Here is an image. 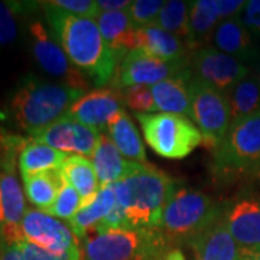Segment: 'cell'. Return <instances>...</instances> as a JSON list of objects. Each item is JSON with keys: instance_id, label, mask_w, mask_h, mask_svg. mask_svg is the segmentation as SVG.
<instances>
[{"instance_id": "cell-1", "label": "cell", "mask_w": 260, "mask_h": 260, "mask_svg": "<svg viewBox=\"0 0 260 260\" xmlns=\"http://www.w3.org/2000/svg\"><path fill=\"white\" fill-rule=\"evenodd\" d=\"M41 5H44L52 35L75 68L100 88L112 81L120 58L104 41L95 19L70 15L48 2H41Z\"/></svg>"}, {"instance_id": "cell-2", "label": "cell", "mask_w": 260, "mask_h": 260, "mask_svg": "<svg viewBox=\"0 0 260 260\" xmlns=\"http://www.w3.org/2000/svg\"><path fill=\"white\" fill-rule=\"evenodd\" d=\"M113 188L130 229L153 232L159 230L164 208L175 191V182L156 167L135 162Z\"/></svg>"}, {"instance_id": "cell-3", "label": "cell", "mask_w": 260, "mask_h": 260, "mask_svg": "<svg viewBox=\"0 0 260 260\" xmlns=\"http://www.w3.org/2000/svg\"><path fill=\"white\" fill-rule=\"evenodd\" d=\"M83 95V90L62 83L28 77L12 95L10 113L19 127L34 136L65 117L71 106Z\"/></svg>"}, {"instance_id": "cell-4", "label": "cell", "mask_w": 260, "mask_h": 260, "mask_svg": "<svg viewBox=\"0 0 260 260\" xmlns=\"http://www.w3.org/2000/svg\"><path fill=\"white\" fill-rule=\"evenodd\" d=\"M210 195L194 188L175 189L162 213L159 233L171 249L191 244L221 214Z\"/></svg>"}, {"instance_id": "cell-5", "label": "cell", "mask_w": 260, "mask_h": 260, "mask_svg": "<svg viewBox=\"0 0 260 260\" xmlns=\"http://www.w3.org/2000/svg\"><path fill=\"white\" fill-rule=\"evenodd\" d=\"M83 260H158L172 250L159 230H112L84 239Z\"/></svg>"}, {"instance_id": "cell-6", "label": "cell", "mask_w": 260, "mask_h": 260, "mask_svg": "<svg viewBox=\"0 0 260 260\" xmlns=\"http://www.w3.org/2000/svg\"><path fill=\"white\" fill-rule=\"evenodd\" d=\"M213 168L221 177L260 175V112L233 121L213 150Z\"/></svg>"}, {"instance_id": "cell-7", "label": "cell", "mask_w": 260, "mask_h": 260, "mask_svg": "<svg viewBox=\"0 0 260 260\" xmlns=\"http://www.w3.org/2000/svg\"><path fill=\"white\" fill-rule=\"evenodd\" d=\"M143 138L156 155L165 159H184L203 143V135L194 121L182 114H136Z\"/></svg>"}, {"instance_id": "cell-8", "label": "cell", "mask_w": 260, "mask_h": 260, "mask_svg": "<svg viewBox=\"0 0 260 260\" xmlns=\"http://www.w3.org/2000/svg\"><path fill=\"white\" fill-rule=\"evenodd\" d=\"M28 139L13 136L0 152V240L6 244L22 242V220L26 213L23 189L16 174V158Z\"/></svg>"}, {"instance_id": "cell-9", "label": "cell", "mask_w": 260, "mask_h": 260, "mask_svg": "<svg viewBox=\"0 0 260 260\" xmlns=\"http://www.w3.org/2000/svg\"><path fill=\"white\" fill-rule=\"evenodd\" d=\"M191 120L203 135L207 148H217L232 126V113L225 94L197 78L189 81Z\"/></svg>"}, {"instance_id": "cell-10", "label": "cell", "mask_w": 260, "mask_h": 260, "mask_svg": "<svg viewBox=\"0 0 260 260\" xmlns=\"http://www.w3.org/2000/svg\"><path fill=\"white\" fill-rule=\"evenodd\" d=\"M186 74H191L186 61L169 62L139 49H133L119 62V68L113 77V87L116 91L132 85L153 87L165 80Z\"/></svg>"}, {"instance_id": "cell-11", "label": "cell", "mask_w": 260, "mask_h": 260, "mask_svg": "<svg viewBox=\"0 0 260 260\" xmlns=\"http://www.w3.org/2000/svg\"><path fill=\"white\" fill-rule=\"evenodd\" d=\"M29 34L34 56L47 74L59 78L62 84L77 90L85 91L88 88L90 84L85 75L73 65L56 38L41 20L30 22Z\"/></svg>"}, {"instance_id": "cell-12", "label": "cell", "mask_w": 260, "mask_h": 260, "mask_svg": "<svg viewBox=\"0 0 260 260\" xmlns=\"http://www.w3.org/2000/svg\"><path fill=\"white\" fill-rule=\"evenodd\" d=\"M189 70L192 78L211 85L223 94L232 90L236 84L251 73L249 65L213 47L200 48L195 51L189 61Z\"/></svg>"}, {"instance_id": "cell-13", "label": "cell", "mask_w": 260, "mask_h": 260, "mask_svg": "<svg viewBox=\"0 0 260 260\" xmlns=\"http://www.w3.org/2000/svg\"><path fill=\"white\" fill-rule=\"evenodd\" d=\"M22 240L52 253L81 249L78 237L68 224L38 208H28L22 220Z\"/></svg>"}, {"instance_id": "cell-14", "label": "cell", "mask_w": 260, "mask_h": 260, "mask_svg": "<svg viewBox=\"0 0 260 260\" xmlns=\"http://www.w3.org/2000/svg\"><path fill=\"white\" fill-rule=\"evenodd\" d=\"M100 138V130L85 126L70 117H62L51 126L38 132L37 135L30 136L32 140L45 143L67 155H78L84 158L93 156Z\"/></svg>"}, {"instance_id": "cell-15", "label": "cell", "mask_w": 260, "mask_h": 260, "mask_svg": "<svg viewBox=\"0 0 260 260\" xmlns=\"http://www.w3.org/2000/svg\"><path fill=\"white\" fill-rule=\"evenodd\" d=\"M123 100L114 88H95L78 99L71 106L65 117L80 121L85 126L104 132L109 123L123 109Z\"/></svg>"}, {"instance_id": "cell-16", "label": "cell", "mask_w": 260, "mask_h": 260, "mask_svg": "<svg viewBox=\"0 0 260 260\" xmlns=\"http://www.w3.org/2000/svg\"><path fill=\"white\" fill-rule=\"evenodd\" d=\"M223 214L240 250L260 247V198L242 197L224 208Z\"/></svg>"}, {"instance_id": "cell-17", "label": "cell", "mask_w": 260, "mask_h": 260, "mask_svg": "<svg viewBox=\"0 0 260 260\" xmlns=\"http://www.w3.org/2000/svg\"><path fill=\"white\" fill-rule=\"evenodd\" d=\"M195 260H240L242 250L229 232L221 214L191 242Z\"/></svg>"}, {"instance_id": "cell-18", "label": "cell", "mask_w": 260, "mask_h": 260, "mask_svg": "<svg viewBox=\"0 0 260 260\" xmlns=\"http://www.w3.org/2000/svg\"><path fill=\"white\" fill-rule=\"evenodd\" d=\"M213 44L220 52L234 56L246 65L259 59V49L254 44V37L246 28L240 16L221 20L214 32Z\"/></svg>"}, {"instance_id": "cell-19", "label": "cell", "mask_w": 260, "mask_h": 260, "mask_svg": "<svg viewBox=\"0 0 260 260\" xmlns=\"http://www.w3.org/2000/svg\"><path fill=\"white\" fill-rule=\"evenodd\" d=\"M135 49L143 51L149 55L169 62H184L186 61V54L189 51L188 44L184 39L169 34L156 23L136 29Z\"/></svg>"}, {"instance_id": "cell-20", "label": "cell", "mask_w": 260, "mask_h": 260, "mask_svg": "<svg viewBox=\"0 0 260 260\" xmlns=\"http://www.w3.org/2000/svg\"><path fill=\"white\" fill-rule=\"evenodd\" d=\"M117 205V198L113 185L103 186L99 192L90 198L88 201H83L78 211L70 220V225L78 239H85L91 236L97 225L112 213Z\"/></svg>"}, {"instance_id": "cell-21", "label": "cell", "mask_w": 260, "mask_h": 260, "mask_svg": "<svg viewBox=\"0 0 260 260\" xmlns=\"http://www.w3.org/2000/svg\"><path fill=\"white\" fill-rule=\"evenodd\" d=\"M109 47L121 58L136 48V26L127 12H102L95 19Z\"/></svg>"}, {"instance_id": "cell-22", "label": "cell", "mask_w": 260, "mask_h": 260, "mask_svg": "<svg viewBox=\"0 0 260 260\" xmlns=\"http://www.w3.org/2000/svg\"><path fill=\"white\" fill-rule=\"evenodd\" d=\"M191 78L192 74L179 75L150 87L156 110L159 113L182 114L191 119Z\"/></svg>"}, {"instance_id": "cell-23", "label": "cell", "mask_w": 260, "mask_h": 260, "mask_svg": "<svg viewBox=\"0 0 260 260\" xmlns=\"http://www.w3.org/2000/svg\"><path fill=\"white\" fill-rule=\"evenodd\" d=\"M93 165L95 168L100 188H103L120 181L133 168L135 162L126 160L112 139L102 133L99 146L93 155Z\"/></svg>"}, {"instance_id": "cell-24", "label": "cell", "mask_w": 260, "mask_h": 260, "mask_svg": "<svg viewBox=\"0 0 260 260\" xmlns=\"http://www.w3.org/2000/svg\"><path fill=\"white\" fill-rule=\"evenodd\" d=\"M106 132V135L112 139L116 148L120 150L123 156L127 158V160L146 164V150L143 140L140 139L135 123L124 110H121L117 116L113 117Z\"/></svg>"}, {"instance_id": "cell-25", "label": "cell", "mask_w": 260, "mask_h": 260, "mask_svg": "<svg viewBox=\"0 0 260 260\" xmlns=\"http://www.w3.org/2000/svg\"><path fill=\"white\" fill-rule=\"evenodd\" d=\"M62 181L74 188L81 195L83 201H88L99 192L100 184L93 162L84 156L68 155L58 168Z\"/></svg>"}, {"instance_id": "cell-26", "label": "cell", "mask_w": 260, "mask_h": 260, "mask_svg": "<svg viewBox=\"0 0 260 260\" xmlns=\"http://www.w3.org/2000/svg\"><path fill=\"white\" fill-rule=\"evenodd\" d=\"M221 20L217 15L215 0H195L191 3L189 13V51H198L207 47L208 41H213V35L217 25Z\"/></svg>"}, {"instance_id": "cell-27", "label": "cell", "mask_w": 260, "mask_h": 260, "mask_svg": "<svg viewBox=\"0 0 260 260\" xmlns=\"http://www.w3.org/2000/svg\"><path fill=\"white\" fill-rule=\"evenodd\" d=\"M67 153L58 149L48 146L37 140H28L26 146L19 155L18 164L20 175H35L41 172L56 171L67 159Z\"/></svg>"}, {"instance_id": "cell-28", "label": "cell", "mask_w": 260, "mask_h": 260, "mask_svg": "<svg viewBox=\"0 0 260 260\" xmlns=\"http://www.w3.org/2000/svg\"><path fill=\"white\" fill-rule=\"evenodd\" d=\"M233 121L242 120L260 112V85L257 75L250 74L225 93Z\"/></svg>"}, {"instance_id": "cell-29", "label": "cell", "mask_w": 260, "mask_h": 260, "mask_svg": "<svg viewBox=\"0 0 260 260\" xmlns=\"http://www.w3.org/2000/svg\"><path fill=\"white\" fill-rule=\"evenodd\" d=\"M22 181L29 203L35 205L38 210L48 213L62 185V178L58 169L35 175H25L22 177Z\"/></svg>"}, {"instance_id": "cell-30", "label": "cell", "mask_w": 260, "mask_h": 260, "mask_svg": "<svg viewBox=\"0 0 260 260\" xmlns=\"http://www.w3.org/2000/svg\"><path fill=\"white\" fill-rule=\"evenodd\" d=\"M191 3L184 0H169L165 2L156 19V25L168 30L169 34L184 39L188 44L189 38V13H191Z\"/></svg>"}, {"instance_id": "cell-31", "label": "cell", "mask_w": 260, "mask_h": 260, "mask_svg": "<svg viewBox=\"0 0 260 260\" xmlns=\"http://www.w3.org/2000/svg\"><path fill=\"white\" fill-rule=\"evenodd\" d=\"M83 204V198L81 195L75 191L71 185H68L67 182L62 181V185L59 188V192L56 195L55 201L52 207L49 208L48 214L54 215L59 220H67L70 221L75 213L78 211V208Z\"/></svg>"}, {"instance_id": "cell-32", "label": "cell", "mask_w": 260, "mask_h": 260, "mask_svg": "<svg viewBox=\"0 0 260 260\" xmlns=\"http://www.w3.org/2000/svg\"><path fill=\"white\" fill-rule=\"evenodd\" d=\"M123 103L136 114H152L158 112L152 90L148 85H132L119 91Z\"/></svg>"}, {"instance_id": "cell-33", "label": "cell", "mask_w": 260, "mask_h": 260, "mask_svg": "<svg viewBox=\"0 0 260 260\" xmlns=\"http://www.w3.org/2000/svg\"><path fill=\"white\" fill-rule=\"evenodd\" d=\"M22 3L0 2V47L10 45L19 34V13Z\"/></svg>"}, {"instance_id": "cell-34", "label": "cell", "mask_w": 260, "mask_h": 260, "mask_svg": "<svg viewBox=\"0 0 260 260\" xmlns=\"http://www.w3.org/2000/svg\"><path fill=\"white\" fill-rule=\"evenodd\" d=\"M165 2L162 0H135L127 10L132 22L136 28H142L146 25H152L156 22Z\"/></svg>"}, {"instance_id": "cell-35", "label": "cell", "mask_w": 260, "mask_h": 260, "mask_svg": "<svg viewBox=\"0 0 260 260\" xmlns=\"http://www.w3.org/2000/svg\"><path fill=\"white\" fill-rule=\"evenodd\" d=\"M16 247L25 260H83L81 249H75L65 253H52L23 240L16 243Z\"/></svg>"}, {"instance_id": "cell-36", "label": "cell", "mask_w": 260, "mask_h": 260, "mask_svg": "<svg viewBox=\"0 0 260 260\" xmlns=\"http://www.w3.org/2000/svg\"><path fill=\"white\" fill-rule=\"evenodd\" d=\"M48 3L70 15L81 18L97 19V16L102 13L95 0H49Z\"/></svg>"}, {"instance_id": "cell-37", "label": "cell", "mask_w": 260, "mask_h": 260, "mask_svg": "<svg viewBox=\"0 0 260 260\" xmlns=\"http://www.w3.org/2000/svg\"><path fill=\"white\" fill-rule=\"evenodd\" d=\"M243 23L251 32V35L260 41V0H250L240 15Z\"/></svg>"}, {"instance_id": "cell-38", "label": "cell", "mask_w": 260, "mask_h": 260, "mask_svg": "<svg viewBox=\"0 0 260 260\" xmlns=\"http://www.w3.org/2000/svg\"><path fill=\"white\" fill-rule=\"evenodd\" d=\"M247 2L243 0H215V9L220 20L237 18L243 13Z\"/></svg>"}, {"instance_id": "cell-39", "label": "cell", "mask_w": 260, "mask_h": 260, "mask_svg": "<svg viewBox=\"0 0 260 260\" xmlns=\"http://www.w3.org/2000/svg\"><path fill=\"white\" fill-rule=\"evenodd\" d=\"M102 12H127L132 6L130 0H97Z\"/></svg>"}, {"instance_id": "cell-40", "label": "cell", "mask_w": 260, "mask_h": 260, "mask_svg": "<svg viewBox=\"0 0 260 260\" xmlns=\"http://www.w3.org/2000/svg\"><path fill=\"white\" fill-rule=\"evenodd\" d=\"M0 260H25L16 244L0 243Z\"/></svg>"}, {"instance_id": "cell-41", "label": "cell", "mask_w": 260, "mask_h": 260, "mask_svg": "<svg viewBox=\"0 0 260 260\" xmlns=\"http://www.w3.org/2000/svg\"><path fill=\"white\" fill-rule=\"evenodd\" d=\"M160 260H184V254L179 249H172L169 250Z\"/></svg>"}, {"instance_id": "cell-42", "label": "cell", "mask_w": 260, "mask_h": 260, "mask_svg": "<svg viewBox=\"0 0 260 260\" xmlns=\"http://www.w3.org/2000/svg\"><path fill=\"white\" fill-rule=\"evenodd\" d=\"M244 251L251 260H260V247L257 249H253V250H242Z\"/></svg>"}, {"instance_id": "cell-43", "label": "cell", "mask_w": 260, "mask_h": 260, "mask_svg": "<svg viewBox=\"0 0 260 260\" xmlns=\"http://www.w3.org/2000/svg\"><path fill=\"white\" fill-rule=\"evenodd\" d=\"M240 260H251V259L247 256V254H246V253H244V251H242V257H240Z\"/></svg>"}, {"instance_id": "cell-44", "label": "cell", "mask_w": 260, "mask_h": 260, "mask_svg": "<svg viewBox=\"0 0 260 260\" xmlns=\"http://www.w3.org/2000/svg\"><path fill=\"white\" fill-rule=\"evenodd\" d=\"M257 81H259V85H260V61H259V67H257Z\"/></svg>"}, {"instance_id": "cell-45", "label": "cell", "mask_w": 260, "mask_h": 260, "mask_svg": "<svg viewBox=\"0 0 260 260\" xmlns=\"http://www.w3.org/2000/svg\"><path fill=\"white\" fill-rule=\"evenodd\" d=\"M158 260H160V259H158Z\"/></svg>"}, {"instance_id": "cell-46", "label": "cell", "mask_w": 260, "mask_h": 260, "mask_svg": "<svg viewBox=\"0 0 260 260\" xmlns=\"http://www.w3.org/2000/svg\"><path fill=\"white\" fill-rule=\"evenodd\" d=\"M259 178H260V175H259Z\"/></svg>"}]
</instances>
